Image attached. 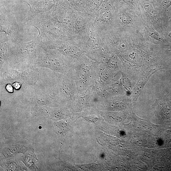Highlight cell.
<instances>
[{
  "label": "cell",
  "instance_id": "cell-1",
  "mask_svg": "<svg viewBox=\"0 0 171 171\" xmlns=\"http://www.w3.org/2000/svg\"><path fill=\"white\" fill-rule=\"evenodd\" d=\"M42 48V39L39 34L36 38L28 42L10 40L7 57L1 64L0 70L11 68L21 70L35 66L36 60Z\"/></svg>",
  "mask_w": 171,
  "mask_h": 171
},
{
  "label": "cell",
  "instance_id": "cell-2",
  "mask_svg": "<svg viewBox=\"0 0 171 171\" xmlns=\"http://www.w3.org/2000/svg\"><path fill=\"white\" fill-rule=\"evenodd\" d=\"M35 66L47 68L55 73L73 78L74 65L58 56L46 51L43 47L37 58Z\"/></svg>",
  "mask_w": 171,
  "mask_h": 171
},
{
  "label": "cell",
  "instance_id": "cell-3",
  "mask_svg": "<svg viewBox=\"0 0 171 171\" xmlns=\"http://www.w3.org/2000/svg\"><path fill=\"white\" fill-rule=\"evenodd\" d=\"M0 75L1 84L7 85L17 82L23 84L24 87L35 85L39 78L38 68L35 66L21 70L6 68L1 70Z\"/></svg>",
  "mask_w": 171,
  "mask_h": 171
},
{
  "label": "cell",
  "instance_id": "cell-4",
  "mask_svg": "<svg viewBox=\"0 0 171 171\" xmlns=\"http://www.w3.org/2000/svg\"><path fill=\"white\" fill-rule=\"evenodd\" d=\"M1 33L4 35L12 41L18 42L20 38L19 26L14 16L6 10L4 5L1 7Z\"/></svg>",
  "mask_w": 171,
  "mask_h": 171
},
{
  "label": "cell",
  "instance_id": "cell-5",
  "mask_svg": "<svg viewBox=\"0 0 171 171\" xmlns=\"http://www.w3.org/2000/svg\"><path fill=\"white\" fill-rule=\"evenodd\" d=\"M57 84L62 101L69 102L75 99L78 92L74 81L64 74L56 73Z\"/></svg>",
  "mask_w": 171,
  "mask_h": 171
},
{
  "label": "cell",
  "instance_id": "cell-6",
  "mask_svg": "<svg viewBox=\"0 0 171 171\" xmlns=\"http://www.w3.org/2000/svg\"><path fill=\"white\" fill-rule=\"evenodd\" d=\"M62 101L59 92L56 86L52 91L46 94L36 95L31 98L29 103L32 107L48 106L53 103Z\"/></svg>",
  "mask_w": 171,
  "mask_h": 171
},
{
  "label": "cell",
  "instance_id": "cell-7",
  "mask_svg": "<svg viewBox=\"0 0 171 171\" xmlns=\"http://www.w3.org/2000/svg\"><path fill=\"white\" fill-rule=\"evenodd\" d=\"M95 72L96 80L104 86L114 82V78L117 74L103 63H96Z\"/></svg>",
  "mask_w": 171,
  "mask_h": 171
},
{
  "label": "cell",
  "instance_id": "cell-8",
  "mask_svg": "<svg viewBox=\"0 0 171 171\" xmlns=\"http://www.w3.org/2000/svg\"><path fill=\"white\" fill-rule=\"evenodd\" d=\"M65 111L61 108H53L48 106L32 107L31 113L34 116L43 117L53 120L63 118Z\"/></svg>",
  "mask_w": 171,
  "mask_h": 171
},
{
  "label": "cell",
  "instance_id": "cell-9",
  "mask_svg": "<svg viewBox=\"0 0 171 171\" xmlns=\"http://www.w3.org/2000/svg\"><path fill=\"white\" fill-rule=\"evenodd\" d=\"M90 49L93 51H98L101 48V44L97 36L93 34L90 36Z\"/></svg>",
  "mask_w": 171,
  "mask_h": 171
},
{
  "label": "cell",
  "instance_id": "cell-10",
  "mask_svg": "<svg viewBox=\"0 0 171 171\" xmlns=\"http://www.w3.org/2000/svg\"><path fill=\"white\" fill-rule=\"evenodd\" d=\"M83 18L79 16L77 18L74 23L76 32L80 33L82 32L84 27L85 22Z\"/></svg>",
  "mask_w": 171,
  "mask_h": 171
},
{
  "label": "cell",
  "instance_id": "cell-11",
  "mask_svg": "<svg viewBox=\"0 0 171 171\" xmlns=\"http://www.w3.org/2000/svg\"><path fill=\"white\" fill-rule=\"evenodd\" d=\"M161 113L164 119H171V109L167 105H163L161 107Z\"/></svg>",
  "mask_w": 171,
  "mask_h": 171
},
{
  "label": "cell",
  "instance_id": "cell-12",
  "mask_svg": "<svg viewBox=\"0 0 171 171\" xmlns=\"http://www.w3.org/2000/svg\"><path fill=\"white\" fill-rule=\"evenodd\" d=\"M112 18V14L109 10H107L103 12L99 17V20L102 22L109 21Z\"/></svg>",
  "mask_w": 171,
  "mask_h": 171
},
{
  "label": "cell",
  "instance_id": "cell-13",
  "mask_svg": "<svg viewBox=\"0 0 171 171\" xmlns=\"http://www.w3.org/2000/svg\"><path fill=\"white\" fill-rule=\"evenodd\" d=\"M147 32L152 37L157 40L161 41H164V40L162 38L161 36L156 31L151 28H149L147 29Z\"/></svg>",
  "mask_w": 171,
  "mask_h": 171
},
{
  "label": "cell",
  "instance_id": "cell-14",
  "mask_svg": "<svg viewBox=\"0 0 171 171\" xmlns=\"http://www.w3.org/2000/svg\"><path fill=\"white\" fill-rule=\"evenodd\" d=\"M111 107L115 109L122 110L125 108V105L123 102L118 101L113 102L111 105Z\"/></svg>",
  "mask_w": 171,
  "mask_h": 171
},
{
  "label": "cell",
  "instance_id": "cell-15",
  "mask_svg": "<svg viewBox=\"0 0 171 171\" xmlns=\"http://www.w3.org/2000/svg\"><path fill=\"white\" fill-rule=\"evenodd\" d=\"M144 8L146 11L149 13L152 14L154 11V8L148 2H145L144 4Z\"/></svg>",
  "mask_w": 171,
  "mask_h": 171
},
{
  "label": "cell",
  "instance_id": "cell-16",
  "mask_svg": "<svg viewBox=\"0 0 171 171\" xmlns=\"http://www.w3.org/2000/svg\"><path fill=\"white\" fill-rule=\"evenodd\" d=\"M122 20L123 23L127 24H130L132 22L131 18L125 15H123L122 16Z\"/></svg>",
  "mask_w": 171,
  "mask_h": 171
},
{
  "label": "cell",
  "instance_id": "cell-17",
  "mask_svg": "<svg viewBox=\"0 0 171 171\" xmlns=\"http://www.w3.org/2000/svg\"><path fill=\"white\" fill-rule=\"evenodd\" d=\"M103 2V0H92V4L96 8H99Z\"/></svg>",
  "mask_w": 171,
  "mask_h": 171
},
{
  "label": "cell",
  "instance_id": "cell-18",
  "mask_svg": "<svg viewBox=\"0 0 171 171\" xmlns=\"http://www.w3.org/2000/svg\"><path fill=\"white\" fill-rule=\"evenodd\" d=\"M171 6V1L169 0H165L162 4V7L164 10H166Z\"/></svg>",
  "mask_w": 171,
  "mask_h": 171
},
{
  "label": "cell",
  "instance_id": "cell-19",
  "mask_svg": "<svg viewBox=\"0 0 171 171\" xmlns=\"http://www.w3.org/2000/svg\"><path fill=\"white\" fill-rule=\"evenodd\" d=\"M5 88L9 93H12L14 92V87L11 84H7Z\"/></svg>",
  "mask_w": 171,
  "mask_h": 171
},
{
  "label": "cell",
  "instance_id": "cell-20",
  "mask_svg": "<svg viewBox=\"0 0 171 171\" xmlns=\"http://www.w3.org/2000/svg\"><path fill=\"white\" fill-rule=\"evenodd\" d=\"M22 84L18 82H15L12 84V85L16 90L19 89L21 87Z\"/></svg>",
  "mask_w": 171,
  "mask_h": 171
},
{
  "label": "cell",
  "instance_id": "cell-21",
  "mask_svg": "<svg viewBox=\"0 0 171 171\" xmlns=\"http://www.w3.org/2000/svg\"><path fill=\"white\" fill-rule=\"evenodd\" d=\"M169 142L170 144H171V139H170Z\"/></svg>",
  "mask_w": 171,
  "mask_h": 171
},
{
  "label": "cell",
  "instance_id": "cell-22",
  "mask_svg": "<svg viewBox=\"0 0 171 171\" xmlns=\"http://www.w3.org/2000/svg\"><path fill=\"white\" fill-rule=\"evenodd\" d=\"M169 36L170 37V38H171V32L170 33Z\"/></svg>",
  "mask_w": 171,
  "mask_h": 171
}]
</instances>
